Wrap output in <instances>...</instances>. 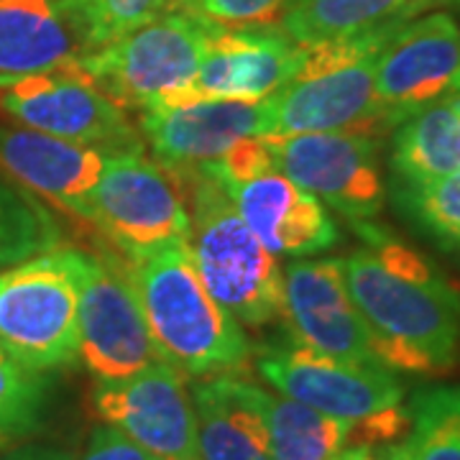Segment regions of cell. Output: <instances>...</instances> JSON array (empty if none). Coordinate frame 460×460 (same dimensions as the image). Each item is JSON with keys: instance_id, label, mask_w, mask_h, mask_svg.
<instances>
[{"instance_id": "6da1fadb", "label": "cell", "mask_w": 460, "mask_h": 460, "mask_svg": "<svg viewBox=\"0 0 460 460\" xmlns=\"http://www.w3.org/2000/svg\"><path fill=\"white\" fill-rule=\"evenodd\" d=\"M368 246L341 259L353 305L371 332L378 366L443 374L458 361L460 296L420 253L361 226Z\"/></svg>"}, {"instance_id": "7a4b0ae2", "label": "cell", "mask_w": 460, "mask_h": 460, "mask_svg": "<svg viewBox=\"0 0 460 460\" xmlns=\"http://www.w3.org/2000/svg\"><path fill=\"white\" fill-rule=\"evenodd\" d=\"M128 277L159 361L195 378L235 374L246 366L251 345L243 325L205 289L187 243L136 261Z\"/></svg>"}, {"instance_id": "3957f363", "label": "cell", "mask_w": 460, "mask_h": 460, "mask_svg": "<svg viewBox=\"0 0 460 460\" xmlns=\"http://www.w3.org/2000/svg\"><path fill=\"white\" fill-rule=\"evenodd\" d=\"M396 26L305 44L296 72L261 100L263 136L378 133L386 123L376 98V59Z\"/></svg>"}, {"instance_id": "277c9868", "label": "cell", "mask_w": 460, "mask_h": 460, "mask_svg": "<svg viewBox=\"0 0 460 460\" xmlns=\"http://www.w3.org/2000/svg\"><path fill=\"white\" fill-rule=\"evenodd\" d=\"M256 368L274 392L348 422V447H381L410 429L404 389L384 366L341 361L292 338L281 348H266Z\"/></svg>"}, {"instance_id": "5b68a950", "label": "cell", "mask_w": 460, "mask_h": 460, "mask_svg": "<svg viewBox=\"0 0 460 460\" xmlns=\"http://www.w3.org/2000/svg\"><path fill=\"white\" fill-rule=\"evenodd\" d=\"M187 248L205 289L246 328H263L284 314V271L253 235L226 190L198 174Z\"/></svg>"}, {"instance_id": "8992f818", "label": "cell", "mask_w": 460, "mask_h": 460, "mask_svg": "<svg viewBox=\"0 0 460 460\" xmlns=\"http://www.w3.org/2000/svg\"><path fill=\"white\" fill-rule=\"evenodd\" d=\"M84 251L51 248L0 274V348L29 371L72 366Z\"/></svg>"}, {"instance_id": "52a82bcc", "label": "cell", "mask_w": 460, "mask_h": 460, "mask_svg": "<svg viewBox=\"0 0 460 460\" xmlns=\"http://www.w3.org/2000/svg\"><path fill=\"white\" fill-rule=\"evenodd\" d=\"M213 26L198 11L172 8L87 54L80 72L123 111L164 105L195 77Z\"/></svg>"}, {"instance_id": "ba28073f", "label": "cell", "mask_w": 460, "mask_h": 460, "mask_svg": "<svg viewBox=\"0 0 460 460\" xmlns=\"http://www.w3.org/2000/svg\"><path fill=\"white\" fill-rule=\"evenodd\" d=\"M195 174L226 190L243 223L274 256H313L338 243L325 205L271 169L261 136L238 141L223 159L199 166Z\"/></svg>"}, {"instance_id": "9c48e42d", "label": "cell", "mask_w": 460, "mask_h": 460, "mask_svg": "<svg viewBox=\"0 0 460 460\" xmlns=\"http://www.w3.org/2000/svg\"><path fill=\"white\" fill-rule=\"evenodd\" d=\"M87 220L133 263L187 243L190 235V208L174 174L141 148L108 156L90 195Z\"/></svg>"}, {"instance_id": "30bf717a", "label": "cell", "mask_w": 460, "mask_h": 460, "mask_svg": "<svg viewBox=\"0 0 460 460\" xmlns=\"http://www.w3.org/2000/svg\"><path fill=\"white\" fill-rule=\"evenodd\" d=\"M0 113L21 128L108 154L141 148L126 111L83 72H41L0 80Z\"/></svg>"}, {"instance_id": "8fae6325", "label": "cell", "mask_w": 460, "mask_h": 460, "mask_svg": "<svg viewBox=\"0 0 460 460\" xmlns=\"http://www.w3.org/2000/svg\"><path fill=\"white\" fill-rule=\"evenodd\" d=\"M271 169L350 220H368L384 208L376 141L363 133L261 136Z\"/></svg>"}, {"instance_id": "7c38bea8", "label": "cell", "mask_w": 460, "mask_h": 460, "mask_svg": "<svg viewBox=\"0 0 460 460\" xmlns=\"http://www.w3.org/2000/svg\"><path fill=\"white\" fill-rule=\"evenodd\" d=\"M77 338V358L98 384L128 378L159 361L131 277L111 259L84 253Z\"/></svg>"}, {"instance_id": "4fadbf2b", "label": "cell", "mask_w": 460, "mask_h": 460, "mask_svg": "<svg viewBox=\"0 0 460 460\" xmlns=\"http://www.w3.org/2000/svg\"><path fill=\"white\" fill-rule=\"evenodd\" d=\"M95 411L156 460H199L195 402L174 366L156 361L120 381H100Z\"/></svg>"}, {"instance_id": "5bb4252c", "label": "cell", "mask_w": 460, "mask_h": 460, "mask_svg": "<svg viewBox=\"0 0 460 460\" xmlns=\"http://www.w3.org/2000/svg\"><path fill=\"white\" fill-rule=\"evenodd\" d=\"M302 54L305 44H296L281 29L215 23L195 77L164 105L215 100L261 102L295 75Z\"/></svg>"}, {"instance_id": "9a60e30c", "label": "cell", "mask_w": 460, "mask_h": 460, "mask_svg": "<svg viewBox=\"0 0 460 460\" xmlns=\"http://www.w3.org/2000/svg\"><path fill=\"white\" fill-rule=\"evenodd\" d=\"M460 93V26L429 13L399 29L376 59V98L389 126Z\"/></svg>"}, {"instance_id": "2e32d148", "label": "cell", "mask_w": 460, "mask_h": 460, "mask_svg": "<svg viewBox=\"0 0 460 460\" xmlns=\"http://www.w3.org/2000/svg\"><path fill=\"white\" fill-rule=\"evenodd\" d=\"M284 317L296 343L341 361L376 363L368 325L348 295L341 259L289 263L284 271Z\"/></svg>"}, {"instance_id": "e0dca14e", "label": "cell", "mask_w": 460, "mask_h": 460, "mask_svg": "<svg viewBox=\"0 0 460 460\" xmlns=\"http://www.w3.org/2000/svg\"><path fill=\"white\" fill-rule=\"evenodd\" d=\"M141 131L162 164L198 172L223 159L238 141L263 136V108L238 100L156 105L141 111Z\"/></svg>"}, {"instance_id": "ac0fdd59", "label": "cell", "mask_w": 460, "mask_h": 460, "mask_svg": "<svg viewBox=\"0 0 460 460\" xmlns=\"http://www.w3.org/2000/svg\"><path fill=\"white\" fill-rule=\"evenodd\" d=\"M108 156V151L95 146L0 126V166L29 192L84 220L90 217V195Z\"/></svg>"}, {"instance_id": "d6986e66", "label": "cell", "mask_w": 460, "mask_h": 460, "mask_svg": "<svg viewBox=\"0 0 460 460\" xmlns=\"http://www.w3.org/2000/svg\"><path fill=\"white\" fill-rule=\"evenodd\" d=\"M90 51L69 0H0V80L80 72Z\"/></svg>"}, {"instance_id": "ffe728a7", "label": "cell", "mask_w": 460, "mask_h": 460, "mask_svg": "<svg viewBox=\"0 0 460 460\" xmlns=\"http://www.w3.org/2000/svg\"><path fill=\"white\" fill-rule=\"evenodd\" d=\"M199 460H274L269 435L248 396V378L210 376L192 386Z\"/></svg>"}, {"instance_id": "44dd1931", "label": "cell", "mask_w": 460, "mask_h": 460, "mask_svg": "<svg viewBox=\"0 0 460 460\" xmlns=\"http://www.w3.org/2000/svg\"><path fill=\"white\" fill-rule=\"evenodd\" d=\"M248 396L261 414L274 460H338L348 447L350 425L296 399L248 381Z\"/></svg>"}, {"instance_id": "7402d4cb", "label": "cell", "mask_w": 460, "mask_h": 460, "mask_svg": "<svg viewBox=\"0 0 460 460\" xmlns=\"http://www.w3.org/2000/svg\"><path fill=\"white\" fill-rule=\"evenodd\" d=\"M392 166L404 184H422L460 172V93L402 120Z\"/></svg>"}, {"instance_id": "603a6c76", "label": "cell", "mask_w": 460, "mask_h": 460, "mask_svg": "<svg viewBox=\"0 0 460 460\" xmlns=\"http://www.w3.org/2000/svg\"><path fill=\"white\" fill-rule=\"evenodd\" d=\"M410 0H289L281 31L296 44L345 39L392 23Z\"/></svg>"}, {"instance_id": "cb8c5ba5", "label": "cell", "mask_w": 460, "mask_h": 460, "mask_svg": "<svg viewBox=\"0 0 460 460\" xmlns=\"http://www.w3.org/2000/svg\"><path fill=\"white\" fill-rule=\"evenodd\" d=\"M410 429L381 445L389 460H460V386H435L411 399Z\"/></svg>"}, {"instance_id": "d4e9b609", "label": "cell", "mask_w": 460, "mask_h": 460, "mask_svg": "<svg viewBox=\"0 0 460 460\" xmlns=\"http://www.w3.org/2000/svg\"><path fill=\"white\" fill-rule=\"evenodd\" d=\"M51 248H59L54 217L29 190L0 177V266H16Z\"/></svg>"}, {"instance_id": "484cf974", "label": "cell", "mask_w": 460, "mask_h": 460, "mask_svg": "<svg viewBox=\"0 0 460 460\" xmlns=\"http://www.w3.org/2000/svg\"><path fill=\"white\" fill-rule=\"evenodd\" d=\"M93 51L172 11L174 0H69ZM90 51V54H93Z\"/></svg>"}, {"instance_id": "4316f807", "label": "cell", "mask_w": 460, "mask_h": 460, "mask_svg": "<svg viewBox=\"0 0 460 460\" xmlns=\"http://www.w3.org/2000/svg\"><path fill=\"white\" fill-rule=\"evenodd\" d=\"M44 399V378L0 348V435L29 432L39 422Z\"/></svg>"}, {"instance_id": "83f0119b", "label": "cell", "mask_w": 460, "mask_h": 460, "mask_svg": "<svg viewBox=\"0 0 460 460\" xmlns=\"http://www.w3.org/2000/svg\"><path fill=\"white\" fill-rule=\"evenodd\" d=\"M407 199L432 235L447 246H460V172L422 184H407Z\"/></svg>"}, {"instance_id": "f1b7e54d", "label": "cell", "mask_w": 460, "mask_h": 460, "mask_svg": "<svg viewBox=\"0 0 460 460\" xmlns=\"http://www.w3.org/2000/svg\"><path fill=\"white\" fill-rule=\"evenodd\" d=\"M217 26H271L289 0H184Z\"/></svg>"}, {"instance_id": "f546056e", "label": "cell", "mask_w": 460, "mask_h": 460, "mask_svg": "<svg viewBox=\"0 0 460 460\" xmlns=\"http://www.w3.org/2000/svg\"><path fill=\"white\" fill-rule=\"evenodd\" d=\"M80 460H156L146 453L141 445H136L131 438H126L120 429L98 428L90 438V445Z\"/></svg>"}, {"instance_id": "4dcf8cb0", "label": "cell", "mask_w": 460, "mask_h": 460, "mask_svg": "<svg viewBox=\"0 0 460 460\" xmlns=\"http://www.w3.org/2000/svg\"><path fill=\"white\" fill-rule=\"evenodd\" d=\"M0 460H75V456H72L69 450H62V447L33 443L11 450L8 456H3Z\"/></svg>"}, {"instance_id": "1f68e13d", "label": "cell", "mask_w": 460, "mask_h": 460, "mask_svg": "<svg viewBox=\"0 0 460 460\" xmlns=\"http://www.w3.org/2000/svg\"><path fill=\"white\" fill-rule=\"evenodd\" d=\"M338 460H389L378 447H366V445H350L338 456Z\"/></svg>"}]
</instances>
